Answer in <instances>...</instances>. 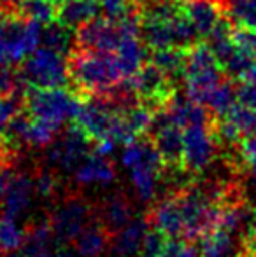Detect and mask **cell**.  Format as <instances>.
<instances>
[{
  "label": "cell",
  "mask_w": 256,
  "mask_h": 257,
  "mask_svg": "<svg viewBox=\"0 0 256 257\" xmlns=\"http://www.w3.org/2000/svg\"><path fill=\"white\" fill-rule=\"evenodd\" d=\"M56 9L58 6L55 0H21L18 14L41 25H48L53 20H56Z\"/></svg>",
  "instance_id": "26"
},
{
  "label": "cell",
  "mask_w": 256,
  "mask_h": 257,
  "mask_svg": "<svg viewBox=\"0 0 256 257\" xmlns=\"http://www.w3.org/2000/svg\"><path fill=\"white\" fill-rule=\"evenodd\" d=\"M42 46L62 54H70L72 48L75 46V35L72 34V28L63 25L62 21L53 20L51 23H48L42 28Z\"/></svg>",
  "instance_id": "23"
},
{
  "label": "cell",
  "mask_w": 256,
  "mask_h": 257,
  "mask_svg": "<svg viewBox=\"0 0 256 257\" xmlns=\"http://www.w3.org/2000/svg\"><path fill=\"white\" fill-rule=\"evenodd\" d=\"M68 79L81 96H106L125 75L114 53L75 49L68 54Z\"/></svg>",
  "instance_id": "1"
},
{
  "label": "cell",
  "mask_w": 256,
  "mask_h": 257,
  "mask_svg": "<svg viewBox=\"0 0 256 257\" xmlns=\"http://www.w3.org/2000/svg\"><path fill=\"white\" fill-rule=\"evenodd\" d=\"M53 257H77V254L70 252L67 247H58V248H56L55 254H53Z\"/></svg>",
  "instance_id": "36"
},
{
  "label": "cell",
  "mask_w": 256,
  "mask_h": 257,
  "mask_svg": "<svg viewBox=\"0 0 256 257\" xmlns=\"http://www.w3.org/2000/svg\"><path fill=\"white\" fill-rule=\"evenodd\" d=\"M193 243L195 241L186 238H168L161 257H200V252Z\"/></svg>",
  "instance_id": "31"
},
{
  "label": "cell",
  "mask_w": 256,
  "mask_h": 257,
  "mask_svg": "<svg viewBox=\"0 0 256 257\" xmlns=\"http://www.w3.org/2000/svg\"><path fill=\"white\" fill-rule=\"evenodd\" d=\"M185 11L190 23L193 25L198 37H207L216 25L221 21V11H219L218 0H186Z\"/></svg>",
  "instance_id": "18"
},
{
  "label": "cell",
  "mask_w": 256,
  "mask_h": 257,
  "mask_svg": "<svg viewBox=\"0 0 256 257\" xmlns=\"http://www.w3.org/2000/svg\"><path fill=\"white\" fill-rule=\"evenodd\" d=\"M27 236V229L20 226L18 217L2 213L0 215V254H13L21 248Z\"/></svg>",
  "instance_id": "25"
},
{
  "label": "cell",
  "mask_w": 256,
  "mask_h": 257,
  "mask_svg": "<svg viewBox=\"0 0 256 257\" xmlns=\"http://www.w3.org/2000/svg\"><path fill=\"white\" fill-rule=\"evenodd\" d=\"M97 217V208L81 194H68L58 201L51 215L48 217L51 224L55 240L60 247L74 243L81 231Z\"/></svg>",
  "instance_id": "6"
},
{
  "label": "cell",
  "mask_w": 256,
  "mask_h": 257,
  "mask_svg": "<svg viewBox=\"0 0 256 257\" xmlns=\"http://www.w3.org/2000/svg\"><path fill=\"white\" fill-rule=\"evenodd\" d=\"M92 147L93 140L79 126L72 124L48 146L46 163L53 170L72 172L92 153Z\"/></svg>",
  "instance_id": "9"
},
{
  "label": "cell",
  "mask_w": 256,
  "mask_h": 257,
  "mask_svg": "<svg viewBox=\"0 0 256 257\" xmlns=\"http://www.w3.org/2000/svg\"><path fill=\"white\" fill-rule=\"evenodd\" d=\"M200 257H235L237 247L233 234L223 229H211L200 238Z\"/></svg>",
  "instance_id": "22"
},
{
  "label": "cell",
  "mask_w": 256,
  "mask_h": 257,
  "mask_svg": "<svg viewBox=\"0 0 256 257\" xmlns=\"http://www.w3.org/2000/svg\"><path fill=\"white\" fill-rule=\"evenodd\" d=\"M218 6L233 28L256 32V0H218Z\"/></svg>",
  "instance_id": "20"
},
{
  "label": "cell",
  "mask_w": 256,
  "mask_h": 257,
  "mask_svg": "<svg viewBox=\"0 0 256 257\" xmlns=\"http://www.w3.org/2000/svg\"><path fill=\"white\" fill-rule=\"evenodd\" d=\"M42 25L18 13H0V63L14 67L39 48Z\"/></svg>",
  "instance_id": "3"
},
{
  "label": "cell",
  "mask_w": 256,
  "mask_h": 257,
  "mask_svg": "<svg viewBox=\"0 0 256 257\" xmlns=\"http://www.w3.org/2000/svg\"><path fill=\"white\" fill-rule=\"evenodd\" d=\"M151 227H156L168 238H183L185 233V222H183V213L179 208V201L176 198L174 191L168 193L163 200L154 203L146 213Z\"/></svg>",
  "instance_id": "12"
},
{
  "label": "cell",
  "mask_w": 256,
  "mask_h": 257,
  "mask_svg": "<svg viewBox=\"0 0 256 257\" xmlns=\"http://www.w3.org/2000/svg\"><path fill=\"white\" fill-rule=\"evenodd\" d=\"M100 11L106 14V18L113 21H121L130 14H135L140 11V4L137 0H102Z\"/></svg>",
  "instance_id": "28"
},
{
  "label": "cell",
  "mask_w": 256,
  "mask_h": 257,
  "mask_svg": "<svg viewBox=\"0 0 256 257\" xmlns=\"http://www.w3.org/2000/svg\"><path fill=\"white\" fill-rule=\"evenodd\" d=\"M211 121L186 126L183 132V140H185L183 163H185V172L190 177L200 175L211 165L218 149L221 147L216 139Z\"/></svg>",
  "instance_id": "8"
},
{
  "label": "cell",
  "mask_w": 256,
  "mask_h": 257,
  "mask_svg": "<svg viewBox=\"0 0 256 257\" xmlns=\"http://www.w3.org/2000/svg\"><path fill=\"white\" fill-rule=\"evenodd\" d=\"M99 11V0H62L56 9V20L70 28H79L86 21L97 18Z\"/></svg>",
  "instance_id": "19"
},
{
  "label": "cell",
  "mask_w": 256,
  "mask_h": 257,
  "mask_svg": "<svg viewBox=\"0 0 256 257\" xmlns=\"http://www.w3.org/2000/svg\"><path fill=\"white\" fill-rule=\"evenodd\" d=\"M35 198L34 177L27 172H11L9 182L0 200V208L4 213L20 217L30 208Z\"/></svg>",
  "instance_id": "11"
},
{
  "label": "cell",
  "mask_w": 256,
  "mask_h": 257,
  "mask_svg": "<svg viewBox=\"0 0 256 257\" xmlns=\"http://www.w3.org/2000/svg\"><path fill=\"white\" fill-rule=\"evenodd\" d=\"M58 247L49 219L35 220L30 227H27V236L20 248V257H53Z\"/></svg>",
  "instance_id": "15"
},
{
  "label": "cell",
  "mask_w": 256,
  "mask_h": 257,
  "mask_svg": "<svg viewBox=\"0 0 256 257\" xmlns=\"http://www.w3.org/2000/svg\"><path fill=\"white\" fill-rule=\"evenodd\" d=\"M127 34V28L121 21L109 18H93L75 32V48L84 51L114 53L121 39Z\"/></svg>",
  "instance_id": "10"
},
{
  "label": "cell",
  "mask_w": 256,
  "mask_h": 257,
  "mask_svg": "<svg viewBox=\"0 0 256 257\" xmlns=\"http://www.w3.org/2000/svg\"><path fill=\"white\" fill-rule=\"evenodd\" d=\"M127 82L135 91L137 98L154 112L165 108L176 96L172 79L151 61L144 63L135 74L127 77Z\"/></svg>",
  "instance_id": "7"
},
{
  "label": "cell",
  "mask_w": 256,
  "mask_h": 257,
  "mask_svg": "<svg viewBox=\"0 0 256 257\" xmlns=\"http://www.w3.org/2000/svg\"><path fill=\"white\" fill-rule=\"evenodd\" d=\"M239 81H246V82H251V84L256 86V63L249 68V70L246 72V74L240 75Z\"/></svg>",
  "instance_id": "35"
},
{
  "label": "cell",
  "mask_w": 256,
  "mask_h": 257,
  "mask_svg": "<svg viewBox=\"0 0 256 257\" xmlns=\"http://www.w3.org/2000/svg\"><path fill=\"white\" fill-rule=\"evenodd\" d=\"M21 79L11 72V67L0 63V96L13 95L14 91H20Z\"/></svg>",
  "instance_id": "32"
},
{
  "label": "cell",
  "mask_w": 256,
  "mask_h": 257,
  "mask_svg": "<svg viewBox=\"0 0 256 257\" xmlns=\"http://www.w3.org/2000/svg\"><path fill=\"white\" fill-rule=\"evenodd\" d=\"M34 187H35V196L42 198V200H51L58 194L60 189V179L58 173L53 168H42L37 170L34 175Z\"/></svg>",
  "instance_id": "27"
},
{
  "label": "cell",
  "mask_w": 256,
  "mask_h": 257,
  "mask_svg": "<svg viewBox=\"0 0 256 257\" xmlns=\"http://www.w3.org/2000/svg\"><path fill=\"white\" fill-rule=\"evenodd\" d=\"M97 217L107 227V231L114 234L120 229H123L128 222H132L137 215L132 200L123 191H118V193H113L107 198H104V201L97 210Z\"/></svg>",
  "instance_id": "13"
},
{
  "label": "cell",
  "mask_w": 256,
  "mask_h": 257,
  "mask_svg": "<svg viewBox=\"0 0 256 257\" xmlns=\"http://www.w3.org/2000/svg\"><path fill=\"white\" fill-rule=\"evenodd\" d=\"M111 238L113 234L100 222L99 217H95L74 240L75 254L79 257H100L106 250H109Z\"/></svg>",
  "instance_id": "17"
},
{
  "label": "cell",
  "mask_w": 256,
  "mask_h": 257,
  "mask_svg": "<svg viewBox=\"0 0 256 257\" xmlns=\"http://www.w3.org/2000/svg\"><path fill=\"white\" fill-rule=\"evenodd\" d=\"M20 112H21L20 93L0 96V140L4 139L7 128H9L11 122L14 121V117H16Z\"/></svg>",
  "instance_id": "29"
},
{
  "label": "cell",
  "mask_w": 256,
  "mask_h": 257,
  "mask_svg": "<svg viewBox=\"0 0 256 257\" xmlns=\"http://www.w3.org/2000/svg\"><path fill=\"white\" fill-rule=\"evenodd\" d=\"M235 82H237V102L256 108V86L246 81H239V79H235Z\"/></svg>",
  "instance_id": "33"
},
{
  "label": "cell",
  "mask_w": 256,
  "mask_h": 257,
  "mask_svg": "<svg viewBox=\"0 0 256 257\" xmlns=\"http://www.w3.org/2000/svg\"><path fill=\"white\" fill-rule=\"evenodd\" d=\"M186 53H188V48L185 46H167V48L153 49L149 61L174 81L179 77L183 79L186 67Z\"/></svg>",
  "instance_id": "21"
},
{
  "label": "cell",
  "mask_w": 256,
  "mask_h": 257,
  "mask_svg": "<svg viewBox=\"0 0 256 257\" xmlns=\"http://www.w3.org/2000/svg\"><path fill=\"white\" fill-rule=\"evenodd\" d=\"M11 172H13V166L2 165V163H0V200H2V194L7 187V182H9Z\"/></svg>",
  "instance_id": "34"
},
{
  "label": "cell",
  "mask_w": 256,
  "mask_h": 257,
  "mask_svg": "<svg viewBox=\"0 0 256 257\" xmlns=\"http://www.w3.org/2000/svg\"><path fill=\"white\" fill-rule=\"evenodd\" d=\"M151 224L146 215H139L128 222L123 229L113 234L109 250L114 257H135L140 254V248L146 240Z\"/></svg>",
  "instance_id": "14"
},
{
  "label": "cell",
  "mask_w": 256,
  "mask_h": 257,
  "mask_svg": "<svg viewBox=\"0 0 256 257\" xmlns=\"http://www.w3.org/2000/svg\"><path fill=\"white\" fill-rule=\"evenodd\" d=\"M74 172V179L79 186L111 184L116 179V168L109 161V158L97 153H90Z\"/></svg>",
  "instance_id": "16"
},
{
  "label": "cell",
  "mask_w": 256,
  "mask_h": 257,
  "mask_svg": "<svg viewBox=\"0 0 256 257\" xmlns=\"http://www.w3.org/2000/svg\"><path fill=\"white\" fill-rule=\"evenodd\" d=\"M237 103V82L232 77H223V81L216 86V89L211 93L207 103V110L212 117H223L233 105Z\"/></svg>",
  "instance_id": "24"
},
{
  "label": "cell",
  "mask_w": 256,
  "mask_h": 257,
  "mask_svg": "<svg viewBox=\"0 0 256 257\" xmlns=\"http://www.w3.org/2000/svg\"><path fill=\"white\" fill-rule=\"evenodd\" d=\"M223 74L225 70L207 42H195L188 46L183 81L186 96L190 100L202 105L207 103L211 93L223 81Z\"/></svg>",
  "instance_id": "2"
},
{
  "label": "cell",
  "mask_w": 256,
  "mask_h": 257,
  "mask_svg": "<svg viewBox=\"0 0 256 257\" xmlns=\"http://www.w3.org/2000/svg\"><path fill=\"white\" fill-rule=\"evenodd\" d=\"M82 96L74 95L63 88H30L23 93L25 112L41 121L51 122L62 128L63 122L74 121Z\"/></svg>",
  "instance_id": "4"
},
{
  "label": "cell",
  "mask_w": 256,
  "mask_h": 257,
  "mask_svg": "<svg viewBox=\"0 0 256 257\" xmlns=\"http://www.w3.org/2000/svg\"><path fill=\"white\" fill-rule=\"evenodd\" d=\"M20 79L30 88H65L68 84V60L65 54L46 46L25 58Z\"/></svg>",
  "instance_id": "5"
},
{
  "label": "cell",
  "mask_w": 256,
  "mask_h": 257,
  "mask_svg": "<svg viewBox=\"0 0 256 257\" xmlns=\"http://www.w3.org/2000/svg\"><path fill=\"white\" fill-rule=\"evenodd\" d=\"M168 241V236L165 233H161L156 227H149L146 234V240L142 243L139 257H161L165 250V245Z\"/></svg>",
  "instance_id": "30"
}]
</instances>
